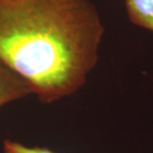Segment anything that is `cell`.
I'll return each instance as SVG.
<instances>
[{"label": "cell", "instance_id": "2", "mask_svg": "<svg viewBox=\"0 0 153 153\" xmlns=\"http://www.w3.org/2000/svg\"><path fill=\"white\" fill-rule=\"evenodd\" d=\"M29 94L33 91L25 79L0 61V108Z\"/></svg>", "mask_w": 153, "mask_h": 153}, {"label": "cell", "instance_id": "1", "mask_svg": "<svg viewBox=\"0 0 153 153\" xmlns=\"http://www.w3.org/2000/svg\"><path fill=\"white\" fill-rule=\"evenodd\" d=\"M103 34L91 0H0V61L45 105L82 88Z\"/></svg>", "mask_w": 153, "mask_h": 153}, {"label": "cell", "instance_id": "4", "mask_svg": "<svg viewBox=\"0 0 153 153\" xmlns=\"http://www.w3.org/2000/svg\"><path fill=\"white\" fill-rule=\"evenodd\" d=\"M3 153H55L47 148L32 147L11 139H5L3 142Z\"/></svg>", "mask_w": 153, "mask_h": 153}, {"label": "cell", "instance_id": "3", "mask_svg": "<svg viewBox=\"0 0 153 153\" xmlns=\"http://www.w3.org/2000/svg\"><path fill=\"white\" fill-rule=\"evenodd\" d=\"M132 24L153 32V0H124Z\"/></svg>", "mask_w": 153, "mask_h": 153}]
</instances>
